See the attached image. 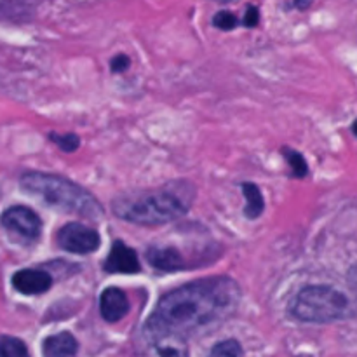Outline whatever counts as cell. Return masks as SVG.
<instances>
[{
    "label": "cell",
    "instance_id": "15",
    "mask_svg": "<svg viewBox=\"0 0 357 357\" xmlns=\"http://www.w3.org/2000/svg\"><path fill=\"white\" fill-rule=\"evenodd\" d=\"M282 155H284L286 162L291 166L293 176L305 178L307 174H309V166H307V160L302 153L296 152V150H293V149H289V146H284V149H282Z\"/></svg>",
    "mask_w": 357,
    "mask_h": 357
},
{
    "label": "cell",
    "instance_id": "16",
    "mask_svg": "<svg viewBox=\"0 0 357 357\" xmlns=\"http://www.w3.org/2000/svg\"><path fill=\"white\" fill-rule=\"evenodd\" d=\"M49 139L58 146L63 152H73V150L79 149L80 138L73 132H68V135H58V132H49Z\"/></svg>",
    "mask_w": 357,
    "mask_h": 357
},
{
    "label": "cell",
    "instance_id": "4",
    "mask_svg": "<svg viewBox=\"0 0 357 357\" xmlns=\"http://www.w3.org/2000/svg\"><path fill=\"white\" fill-rule=\"evenodd\" d=\"M291 314L303 323H333L352 316L347 296L330 286H309L296 295Z\"/></svg>",
    "mask_w": 357,
    "mask_h": 357
},
{
    "label": "cell",
    "instance_id": "3",
    "mask_svg": "<svg viewBox=\"0 0 357 357\" xmlns=\"http://www.w3.org/2000/svg\"><path fill=\"white\" fill-rule=\"evenodd\" d=\"M112 211L117 218L136 225H162L185 216L188 201L174 192H145L117 197L112 202Z\"/></svg>",
    "mask_w": 357,
    "mask_h": 357
},
{
    "label": "cell",
    "instance_id": "9",
    "mask_svg": "<svg viewBox=\"0 0 357 357\" xmlns=\"http://www.w3.org/2000/svg\"><path fill=\"white\" fill-rule=\"evenodd\" d=\"M13 286L21 295H42L52 286L51 274L37 268H23L13 275Z\"/></svg>",
    "mask_w": 357,
    "mask_h": 357
},
{
    "label": "cell",
    "instance_id": "18",
    "mask_svg": "<svg viewBox=\"0 0 357 357\" xmlns=\"http://www.w3.org/2000/svg\"><path fill=\"white\" fill-rule=\"evenodd\" d=\"M213 24H215L216 28H220V30H234V28L239 24V21H237L236 14H232L230 10H220L218 14H215V17H213Z\"/></svg>",
    "mask_w": 357,
    "mask_h": 357
},
{
    "label": "cell",
    "instance_id": "13",
    "mask_svg": "<svg viewBox=\"0 0 357 357\" xmlns=\"http://www.w3.org/2000/svg\"><path fill=\"white\" fill-rule=\"evenodd\" d=\"M243 188L244 199H246V208H244V216L250 220H257L264 215L265 209V201L264 195H261V190L255 183H243L241 185Z\"/></svg>",
    "mask_w": 357,
    "mask_h": 357
},
{
    "label": "cell",
    "instance_id": "14",
    "mask_svg": "<svg viewBox=\"0 0 357 357\" xmlns=\"http://www.w3.org/2000/svg\"><path fill=\"white\" fill-rule=\"evenodd\" d=\"M0 357H30V352L20 338L0 335Z\"/></svg>",
    "mask_w": 357,
    "mask_h": 357
},
{
    "label": "cell",
    "instance_id": "20",
    "mask_svg": "<svg viewBox=\"0 0 357 357\" xmlns=\"http://www.w3.org/2000/svg\"><path fill=\"white\" fill-rule=\"evenodd\" d=\"M258 21H260V10H258L255 6H250L248 7L246 14H244L243 24L248 28H255L258 24Z\"/></svg>",
    "mask_w": 357,
    "mask_h": 357
},
{
    "label": "cell",
    "instance_id": "6",
    "mask_svg": "<svg viewBox=\"0 0 357 357\" xmlns=\"http://www.w3.org/2000/svg\"><path fill=\"white\" fill-rule=\"evenodd\" d=\"M56 243L61 250L68 251V253L89 255L100 248L101 237L91 227L79 222H72L66 223L63 229H59L58 236H56Z\"/></svg>",
    "mask_w": 357,
    "mask_h": 357
},
{
    "label": "cell",
    "instance_id": "8",
    "mask_svg": "<svg viewBox=\"0 0 357 357\" xmlns=\"http://www.w3.org/2000/svg\"><path fill=\"white\" fill-rule=\"evenodd\" d=\"M103 268L108 274H138L142 271V265H139L138 255L135 253V250H131L122 241H115L112 244L110 255L105 260Z\"/></svg>",
    "mask_w": 357,
    "mask_h": 357
},
{
    "label": "cell",
    "instance_id": "17",
    "mask_svg": "<svg viewBox=\"0 0 357 357\" xmlns=\"http://www.w3.org/2000/svg\"><path fill=\"white\" fill-rule=\"evenodd\" d=\"M209 357H243V347L237 340L220 342L213 347Z\"/></svg>",
    "mask_w": 357,
    "mask_h": 357
},
{
    "label": "cell",
    "instance_id": "12",
    "mask_svg": "<svg viewBox=\"0 0 357 357\" xmlns=\"http://www.w3.org/2000/svg\"><path fill=\"white\" fill-rule=\"evenodd\" d=\"M77 351H79V344L68 331H61V333L45 338L42 345L44 357H75Z\"/></svg>",
    "mask_w": 357,
    "mask_h": 357
},
{
    "label": "cell",
    "instance_id": "1",
    "mask_svg": "<svg viewBox=\"0 0 357 357\" xmlns=\"http://www.w3.org/2000/svg\"><path fill=\"white\" fill-rule=\"evenodd\" d=\"M239 300L241 288L232 278L199 279L166 293L146 323L187 340L232 316Z\"/></svg>",
    "mask_w": 357,
    "mask_h": 357
},
{
    "label": "cell",
    "instance_id": "7",
    "mask_svg": "<svg viewBox=\"0 0 357 357\" xmlns=\"http://www.w3.org/2000/svg\"><path fill=\"white\" fill-rule=\"evenodd\" d=\"M0 223H2L3 229L16 234L28 243L37 241L42 232L40 218L33 209L26 208V206H13V208L6 209L2 218H0Z\"/></svg>",
    "mask_w": 357,
    "mask_h": 357
},
{
    "label": "cell",
    "instance_id": "2",
    "mask_svg": "<svg viewBox=\"0 0 357 357\" xmlns=\"http://www.w3.org/2000/svg\"><path fill=\"white\" fill-rule=\"evenodd\" d=\"M21 188L47 208L87 220H101L105 211L94 195L75 181L59 174L28 171L20 180Z\"/></svg>",
    "mask_w": 357,
    "mask_h": 357
},
{
    "label": "cell",
    "instance_id": "5",
    "mask_svg": "<svg viewBox=\"0 0 357 357\" xmlns=\"http://www.w3.org/2000/svg\"><path fill=\"white\" fill-rule=\"evenodd\" d=\"M136 357H188L187 340L145 323L136 344Z\"/></svg>",
    "mask_w": 357,
    "mask_h": 357
},
{
    "label": "cell",
    "instance_id": "22",
    "mask_svg": "<svg viewBox=\"0 0 357 357\" xmlns=\"http://www.w3.org/2000/svg\"><path fill=\"white\" fill-rule=\"evenodd\" d=\"M220 2H223V3H229V2H236V0H220Z\"/></svg>",
    "mask_w": 357,
    "mask_h": 357
},
{
    "label": "cell",
    "instance_id": "10",
    "mask_svg": "<svg viewBox=\"0 0 357 357\" xmlns=\"http://www.w3.org/2000/svg\"><path fill=\"white\" fill-rule=\"evenodd\" d=\"M129 298L122 289L119 288H107L100 296V312L107 323H117L122 317L128 316Z\"/></svg>",
    "mask_w": 357,
    "mask_h": 357
},
{
    "label": "cell",
    "instance_id": "11",
    "mask_svg": "<svg viewBox=\"0 0 357 357\" xmlns=\"http://www.w3.org/2000/svg\"><path fill=\"white\" fill-rule=\"evenodd\" d=\"M146 260L160 272H176L188 268L187 260L173 246H150L146 250Z\"/></svg>",
    "mask_w": 357,
    "mask_h": 357
},
{
    "label": "cell",
    "instance_id": "21",
    "mask_svg": "<svg viewBox=\"0 0 357 357\" xmlns=\"http://www.w3.org/2000/svg\"><path fill=\"white\" fill-rule=\"evenodd\" d=\"M310 3H312V0H295V6L298 7V9H307Z\"/></svg>",
    "mask_w": 357,
    "mask_h": 357
},
{
    "label": "cell",
    "instance_id": "19",
    "mask_svg": "<svg viewBox=\"0 0 357 357\" xmlns=\"http://www.w3.org/2000/svg\"><path fill=\"white\" fill-rule=\"evenodd\" d=\"M129 66H131V59L126 54H117L110 61V68L114 73H124Z\"/></svg>",
    "mask_w": 357,
    "mask_h": 357
}]
</instances>
